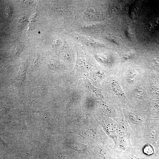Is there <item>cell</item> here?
Listing matches in <instances>:
<instances>
[{"label": "cell", "instance_id": "cell-9", "mask_svg": "<svg viewBox=\"0 0 159 159\" xmlns=\"http://www.w3.org/2000/svg\"><path fill=\"white\" fill-rule=\"evenodd\" d=\"M152 95L153 98H159V89H157L154 90L152 92Z\"/></svg>", "mask_w": 159, "mask_h": 159}, {"label": "cell", "instance_id": "cell-6", "mask_svg": "<svg viewBox=\"0 0 159 159\" xmlns=\"http://www.w3.org/2000/svg\"><path fill=\"white\" fill-rule=\"evenodd\" d=\"M112 86L113 90L116 94L122 97L124 95V93L121 88L117 83L116 82L112 83Z\"/></svg>", "mask_w": 159, "mask_h": 159}, {"label": "cell", "instance_id": "cell-5", "mask_svg": "<svg viewBox=\"0 0 159 159\" xmlns=\"http://www.w3.org/2000/svg\"><path fill=\"white\" fill-rule=\"evenodd\" d=\"M96 152L98 156L105 159H111L107 152L103 149H97Z\"/></svg>", "mask_w": 159, "mask_h": 159}, {"label": "cell", "instance_id": "cell-7", "mask_svg": "<svg viewBox=\"0 0 159 159\" xmlns=\"http://www.w3.org/2000/svg\"><path fill=\"white\" fill-rule=\"evenodd\" d=\"M144 92V89L142 87H139L134 90L133 95L136 98H140L143 96Z\"/></svg>", "mask_w": 159, "mask_h": 159}, {"label": "cell", "instance_id": "cell-8", "mask_svg": "<svg viewBox=\"0 0 159 159\" xmlns=\"http://www.w3.org/2000/svg\"><path fill=\"white\" fill-rule=\"evenodd\" d=\"M136 75V74L134 72H130L127 78V82L129 83H131L134 82Z\"/></svg>", "mask_w": 159, "mask_h": 159}, {"label": "cell", "instance_id": "cell-2", "mask_svg": "<svg viewBox=\"0 0 159 159\" xmlns=\"http://www.w3.org/2000/svg\"><path fill=\"white\" fill-rule=\"evenodd\" d=\"M87 85L94 96L98 99L103 98V96L102 93L101 89L95 87L89 81L88 82Z\"/></svg>", "mask_w": 159, "mask_h": 159}, {"label": "cell", "instance_id": "cell-10", "mask_svg": "<svg viewBox=\"0 0 159 159\" xmlns=\"http://www.w3.org/2000/svg\"><path fill=\"white\" fill-rule=\"evenodd\" d=\"M127 155L125 156L124 159H144V158H140L137 157L132 154H126Z\"/></svg>", "mask_w": 159, "mask_h": 159}, {"label": "cell", "instance_id": "cell-1", "mask_svg": "<svg viewBox=\"0 0 159 159\" xmlns=\"http://www.w3.org/2000/svg\"><path fill=\"white\" fill-rule=\"evenodd\" d=\"M116 131L118 135L121 136L130 134V127L127 122L122 121L120 122L117 127Z\"/></svg>", "mask_w": 159, "mask_h": 159}, {"label": "cell", "instance_id": "cell-11", "mask_svg": "<svg viewBox=\"0 0 159 159\" xmlns=\"http://www.w3.org/2000/svg\"><path fill=\"white\" fill-rule=\"evenodd\" d=\"M133 54L132 53H127L125 54L124 56V58L126 59H128L131 58L133 56Z\"/></svg>", "mask_w": 159, "mask_h": 159}, {"label": "cell", "instance_id": "cell-4", "mask_svg": "<svg viewBox=\"0 0 159 159\" xmlns=\"http://www.w3.org/2000/svg\"><path fill=\"white\" fill-rule=\"evenodd\" d=\"M143 148V153L147 155H153L154 153L153 149L149 144H145Z\"/></svg>", "mask_w": 159, "mask_h": 159}, {"label": "cell", "instance_id": "cell-3", "mask_svg": "<svg viewBox=\"0 0 159 159\" xmlns=\"http://www.w3.org/2000/svg\"><path fill=\"white\" fill-rule=\"evenodd\" d=\"M71 143V146L72 148L79 152H83L86 150L85 146L83 144L77 141L72 140Z\"/></svg>", "mask_w": 159, "mask_h": 159}]
</instances>
